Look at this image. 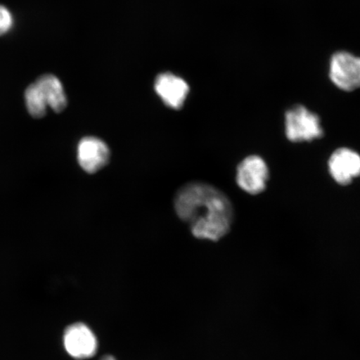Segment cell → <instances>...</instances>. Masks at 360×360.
<instances>
[{"mask_svg": "<svg viewBox=\"0 0 360 360\" xmlns=\"http://www.w3.org/2000/svg\"><path fill=\"white\" fill-rule=\"evenodd\" d=\"M155 90L158 96L170 109L181 110L187 100L190 86L186 81L172 73H162L155 81Z\"/></svg>", "mask_w": 360, "mask_h": 360, "instance_id": "9", "label": "cell"}, {"mask_svg": "<svg viewBox=\"0 0 360 360\" xmlns=\"http://www.w3.org/2000/svg\"><path fill=\"white\" fill-rule=\"evenodd\" d=\"M101 360H116L114 356H112V355H105V356H103Z\"/></svg>", "mask_w": 360, "mask_h": 360, "instance_id": "11", "label": "cell"}, {"mask_svg": "<svg viewBox=\"0 0 360 360\" xmlns=\"http://www.w3.org/2000/svg\"><path fill=\"white\" fill-rule=\"evenodd\" d=\"M269 177L266 162L258 155L246 157L237 168L236 182L238 187L252 195H259L265 191Z\"/></svg>", "mask_w": 360, "mask_h": 360, "instance_id": "5", "label": "cell"}, {"mask_svg": "<svg viewBox=\"0 0 360 360\" xmlns=\"http://www.w3.org/2000/svg\"><path fill=\"white\" fill-rule=\"evenodd\" d=\"M27 110L34 118H42L48 108L56 112L65 110L66 94L61 81L53 75L40 76L35 83L26 89L25 94Z\"/></svg>", "mask_w": 360, "mask_h": 360, "instance_id": "2", "label": "cell"}, {"mask_svg": "<svg viewBox=\"0 0 360 360\" xmlns=\"http://www.w3.org/2000/svg\"><path fill=\"white\" fill-rule=\"evenodd\" d=\"M179 218L190 225L200 240L218 241L231 231L235 211L224 192L210 184L190 182L177 191L174 200Z\"/></svg>", "mask_w": 360, "mask_h": 360, "instance_id": "1", "label": "cell"}, {"mask_svg": "<svg viewBox=\"0 0 360 360\" xmlns=\"http://www.w3.org/2000/svg\"><path fill=\"white\" fill-rule=\"evenodd\" d=\"M64 346L72 358L84 360L96 354L98 341L90 328L83 323L68 327L64 334Z\"/></svg>", "mask_w": 360, "mask_h": 360, "instance_id": "6", "label": "cell"}, {"mask_svg": "<svg viewBox=\"0 0 360 360\" xmlns=\"http://www.w3.org/2000/svg\"><path fill=\"white\" fill-rule=\"evenodd\" d=\"M77 160L80 167L85 172L96 174L109 164L110 160V148L100 138L84 137L79 142Z\"/></svg>", "mask_w": 360, "mask_h": 360, "instance_id": "7", "label": "cell"}, {"mask_svg": "<svg viewBox=\"0 0 360 360\" xmlns=\"http://www.w3.org/2000/svg\"><path fill=\"white\" fill-rule=\"evenodd\" d=\"M13 19L6 7L0 6V36L6 34L12 29Z\"/></svg>", "mask_w": 360, "mask_h": 360, "instance_id": "10", "label": "cell"}, {"mask_svg": "<svg viewBox=\"0 0 360 360\" xmlns=\"http://www.w3.org/2000/svg\"><path fill=\"white\" fill-rule=\"evenodd\" d=\"M285 126L286 137L292 143L313 141L325 135L319 116L302 105L285 112Z\"/></svg>", "mask_w": 360, "mask_h": 360, "instance_id": "3", "label": "cell"}, {"mask_svg": "<svg viewBox=\"0 0 360 360\" xmlns=\"http://www.w3.org/2000/svg\"><path fill=\"white\" fill-rule=\"evenodd\" d=\"M328 165L332 178L340 186H349L360 176V155L350 148H338L328 160Z\"/></svg>", "mask_w": 360, "mask_h": 360, "instance_id": "8", "label": "cell"}, {"mask_svg": "<svg viewBox=\"0 0 360 360\" xmlns=\"http://www.w3.org/2000/svg\"><path fill=\"white\" fill-rule=\"evenodd\" d=\"M328 79L342 91L353 92L360 89V57L347 51H339L328 60Z\"/></svg>", "mask_w": 360, "mask_h": 360, "instance_id": "4", "label": "cell"}]
</instances>
